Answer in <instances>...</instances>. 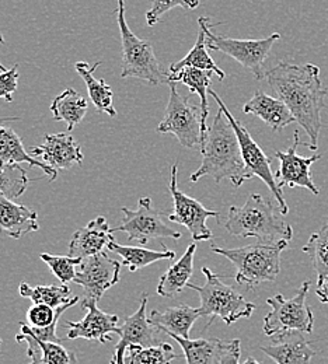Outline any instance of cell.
<instances>
[{"label": "cell", "instance_id": "obj_1", "mask_svg": "<svg viewBox=\"0 0 328 364\" xmlns=\"http://www.w3.org/2000/svg\"><path fill=\"white\" fill-rule=\"evenodd\" d=\"M265 80L287 105L296 124L310 137L309 149L316 151L322 129V111L326 107L328 94L320 79V68L313 63L295 65L281 60L265 72Z\"/></svg>", "mask_w": 328, "mask_h": 364}, {"label": "cell", "instance_id": "obj_2", "mask_svg": "<svg viewBox=\"0 0 328 364\" xmlns=\"http://www.w3.org/2000/svg\"><path fill=\"white\" fill-rule=\"evenodd\" d=\"M202 163L191 176L189 181H199L202 177H212L215 181L229 180L235 186H241L253 177L248 174L238 139L229 119L219 108L212 127H209L203 146L201 147Z\"/></svg>", "mask_w": 328, "mask_h": 364}, {"label": "cell", "instance_id": "obj_3", "mask_svg": "<svg viewBox=\"0 0 328 364\" xmlns=\"http://www.w3.org/2000/svg\"><path fill=\"white\" fill-rule=\"evenodd\" d=\"M225 228L236 237H255L267 242L290 241L293 237V228L275 212L273 202L260 193L250 195L240 208L231 206Z\"/></svg>", "mask_w": 328, "mask_h": 364}, {"label": "cell", "instance_id": "obj_4", "mask_svg": "<svg viewBox=\"0 0 328 364\" xmlns=\"http://www.w3.org/2000/svg\"><path fill=\"white\" fill-rule=\"evenodd\" d=\"M289 241H260L241 248H223L212 245V252L228 258L237 269L236 282L248 289L264 282H274L281 272V254Z\"/></svg>", "mask_w": 328, "mask_h": 364}, {"label": "cell", "instance_id": "obj_5", "mask_svg": "<svg viewBox=\"0 0 328 364\" xmlns=\"http://www.w3.org/2000/svg\"><path fill=\"white\" fill-rule=\"evenodd\" d=\"M206 277L203 286L188 283L187 289L198 291L201 297L199 314L208 318L205 329L212 325L215 318H221L228 325H233L240 318H250L255 310V306L247 301L235 287L222 282V276L212 272L209 268H202Z\"/></svg>", "mask_w": 328, "mask_h": 364}, {"label": "cell", "instance_id": "obj_6", "mask_svg": "<svg viewBox=\"0 0 328 364\" xmlns=\"http://www.w3.org/2000/svg\"><path fill=\"white\" fill-rule=\"evenodd\" d=\"M117 23L122 43V72L121 77H135L152 86L169 85V75L163 72L153 46L149 41L138 38L129 28L125 18V0H118Z\"/></svg>", "mask_w": 328, "mask_h": 364}, {"label": "cell", "instance_id": "obj_7", "mask_svg": "<svg viewBox=\"0 0 328 364\" xmlns=\"http://www.w3.org/2000/svg\"><path fill=\"white\" fill-rule=\"evenodd\" d=\"M310 289V282L306 280L299 287L292 299H285L277 294L267 300L271 311L264 318V333L275 336L285 332L310 333L314 328L313 309L307 306L306 297Z\"/></svg>", "mask_w": 328, "mask_h": 364}, {"label": "cell", "instance_id": "obj_8", "mask_svg": "<svg viewBox=\"0 0 328 364\" xmlns=\"http://www.w3.org/2000/svg\"><path fill=\"white\" fill-rule=\"evenodd\" d=\"M209 95L216 100L219 108L223 111L225 117L229 119L235 129L236 136L238 139L241 156L245 164V168L251 177H258L261 181L265 182V185L270 188L273 196L277 199L281 215H287L289 208L285 202L282 189L278 186V182L275 178V174H273L271 170V159L264 153V150L258 146V143L250 135V132L243 127V124L236 119L232 112L228 109V107L223 104L221 97L215 91H209Z\"/></svg>", "mask_w": 328, "mask_h": 364}, {"label": "cell", "instance_id": "obj_9", "mask_svg": "<svg viewBox=\"0 0 328 364\" xmlns=\"http://www.w3.org/2000/svg\"><path fill=\"white\" fill-rule=\"evenodd\" d=\"M170 97L166 107L164 118L156 128L159 134H171L179 139L181 146L192 149L201 144V108L189 104L183 97L174 82L169 83Z\"/></svg>", "mask_w": 328, "mask_h": 364}, {"label": "cell", "instance_id": "obj_10", "mask_svg": "<svg viewBox=\"0 0 328 364\" xmlns=\"http://www.w3.org/2000/svg\"><path fill=\"white\" fill-rule=\"evenodd\" d=\"M280 40V33H274L263 40H236L215 36L211 28L206 31V46L209 49L233 58L243 68L251 70L257 80L265 79L264 63L270 56L273 46Z\"/></svg>", "mask_w": 328, "mask_h": 364}, {"label": "cell", "instance_id": "obj_11", "mask_svg": "<svg viewBox=\"0 0 328 364\" xmlns=\"http://www.w3.org/2000/svg\"><path fill=\"white\" fill-rule=\"evenodd\" d=\"M121 213L122 223L118 228H112V232L124 231L128 234L129 241H137L144 245L154 238H181V232L170 228L164 222L162 213L152 208L150 198H141L137 210L122 208Z\"/></svg>", "mask_w": 328, "mask_h": 364}, {"label": "cell", "instance_id": "obj_12", "mask_svg": "<svg viewBox=\"0 0 328 364\" xmlns=\"http://www.w3.org/2000/svg\"><path fill=\"white\" fill-rule=\"evenodd\" d=\"M179 164L171 167L170 193L173 198V213L169 215V220L188 228L194 241H208L213 237L212 231L206 226L209 218H219V212L206 209L201 202L188 196L179 189L177 185Z\"/></svg>", "mask_w": 328, "mask_h": 364}, {"label": "cell", "instance_id": "obj_13", "mask_svg": "<svg viewBox=\"0 0 328 364\" xmlns=\"http://www.w3.org/2000/svg\"><path fill=\"white\" fill-rule=\"evenodd\" d=\"M121 264L111 259L105 252L83 258L78 267L75 283L83 287V300L100 301L104 293L118 283Z\"/></svg>", "mask_w": 328, "mask_h": 364}, {"label": "cell", "instance_id": "obj_14", "mask_svg": "<svg viewBox=\"0 0 328 364\" xmlns=\"http://www.w3.org/2000/svg\"><path fill=\"white\" fill-rule=\"evenodd\" d=\"M300 144L299 132L293 135V143L286 151H277L275 156L280 160V170L275 178L280 188H305L313 195L320 193V188L312 178V166L322 159L320 154L312 157H303L297 154V146Z\"/></svg>", "mask_w": 328, "mask_h": 364}, {"label": "cell", "instance_id": "obj_15", "mask_svg": "<svg viewBox=\"0 0 328 364\" xmlns=\"http://www.w3.org/2000/svg\"><path fill=\"white\" fill-rule=\"evenodd\" d=\"M147 299L149 296L143 294L138 311L124 321L121 326L120 342L115 346L111 364H124L125 352L131 346L147 348V346H153L164 342L163 338L160 336L163 332L154 323H152L150 319L146 316Z\"/></svg>", "mask_w": 328, "mask_h": 364}, {"label": "cell", "instance_id": "obj_16", "mask_svg": "<svg viewBox=\"0 0 328 364\" xmlns=\"http://www.w3.org/2000/svg\"><path fill=\"white\" fill-rule=\"evenodd\" d=\"M82 309L88 310L86 317L79 321H66L65 328L69 329L68 339H88L94 342L107 343L112 339V335H121L120 318L114 314H107L97 307L94 300H82Z\"/></svg>", "mask_w": 328, "mask_h": 364}, {"label": "cell", "instance_id": "obj_17", "mask_svg": "<svg viewBox=\"0 0 328 364\" xmlns=\"http://www.w3.org/2000/svg\"><path fill=\"white\" fill-rule=\"evenodd\" d=\"M31 154L40 157L52 170H69L75 164L83 163L80 144L70 134H48L41 146L31 147Z\"/></svg>", "mask_w": 328, "mask_h": 364}, {"label": "cell", "instance_id": "obj_18", "mask_svg": "<svg viewBox=\"0 0 328 364\" xmlns=\"http://www.w3.org/2000/svg\"><path fill=\"white\" fill-rule=\"evenodd\" d=\"M260 349L277 364H310L317 353L303 332L296 331L273 336V343Z\"/></svg>", "mask_w": 328, "mask_h": 364}, {"label": "cell", "instance_id": "obj_19", "mask_svg": "<svg viewBox=\"0 0 328 364\" xmlns=\"http://www.w3.org/2000/svg\"><path fill=\"white\" fill-rule=\"evenodd\" d=\"M20 332L16 335L17 342L27 343L28 364H78L76 355L63 348L59 342H46L38 339L28 325L21 322Z\"/></svg>", "mask_w": 328, "mask_h": 364}, {"label": "cell", "instance_id": "obj_20", "mask_svg": "<svg viewBox=\"0 0 328 364\" xmlns=\"http://www.w3.org/2000/svg\"><path fill=\"white\" fill-rule=\"evenodd\" d=\"M243 111L245 114L258 117L275 132H281L286 127L296 122L290 109L282 100L260 90L255 91L254 95L244 104Z\"/></svg>", "mask_w": 328, "mask_h": 364}, {"label": "cell", "instance_id": "obj_21", "mask_svg": "<svg viewBox=\"0 0 328 364\" xmlns=\"http://www.w3.org/2000/svg\"><path fill=\"white\" fill-rule=\"evenodd\" d=\"M114 240L112 228H110L105 218L100 216L92 220L86 228L75 231L70 245L69 255L73 258H88L102 251L104 247Z\"/></svg>", "mask_w": 328, "mask_h": 364}, {"label": "cell", "instance_id": "obj_22", "mask_svg": "<svg viewBox=\"0 0 328 364\" xmlns=\"http://www.w3.org/2000/svg\"><path fill=\"white\" fill-rule=\"evenodd\" d=\"M38 228V216L34 210L0 193V234L17 240Z\"/></svg>", "mask_w": 328, "mask_h": 364}, {"label": "cell", "instance_id": "obj_23", "mask_svg": "<svg viewBox=\"0 0 328 364\" xmlns=\"http://www.w3.org/2000/svg\"><path fill=\"white\" fill-rule=\"evenodd\" d=\"M0 119V166H11V164H21L27 163L31 167H40L49 177V181L56 180L58 173L49 168L47 164L38 159H36L31 153L26 151L23 140L20 136L7 127H3Z\"/></svg>", "mask_w": 328, "mask_h": 364}, {"label": "cell", "instance_id": "obj_24", "mask_svg": "<svg viewBox=\"0 0 328 364\" xmlns=\"http://www.w3.org/2000/svg\"><path fill=\"white\" fill-rule=\"evenodd\" d=\"M198 27H199V30H198V37H196L195 46L181 60L170 65V68H169L170 73L171 75L179 73L184 68H195V69H201V70H212L219 77V80H225L226 73L215 63V60L209 56V53L206 50V48H208L206 46V31L213 26H211L208 17H199Z\"/></svg>", "mask_w": 328, "mask_h": 364}, {"label": "cell", "instance_id": "obj_25", "mask_svg": "<svg viewBox=\"0 0 328 364\" xmlns=\"http://www.w3.org/2000/svg\"><path fill=\"white\" fill-rule=\"evenodd\" d=\"M212 70H201L195 68H184L179 73H169V83L170 82H181L187 86L191 92H195L201 98V147L205 143L206 134H208V124L206 118L209 114V107H208V94H209V87L212 85Z\"/></svg>", "mask_w": 328, "mask_h": 364}, {"label": "cell", "instance_id": "obj_26", "mask_svg": "<svg viewBox=\"0 0 328 364\" xmlns=\"http://www.w3.org/2000/svg\"><path fill=\"white\" fill-rule=\"evenodd\" d=\"M173 338L183 349L186 364H221V358L229 342L218 338L189 339L174 333H166Z\"/></svg>", "mask_w": 328, "mask_h": 364}, {"label": "cell", "instance_id": "obj_27", "mask_svg": "<svg viewBox=\"0 0 328 364\" xmlns=\"http://www.w3.org/2000/svg\"><path fill=\"white\" fill-rule=\"evenodd\" d=\"M201 317L199 309L189 307L187 304H180L170 307L163 313L153 310L149 316L152 323H154L164 335L174 333L183 338H189V331L195 321Z\"/></svg>", "mask_w": 328, "mask_h": 364}, {"label": "cell", "instance_id": "obj_28", "mask_svg": "<svg viewBox=\"0 0 328 364\" xmlns=\"http://www.w3.org/2000/svg\"><path fill=\"white\" fill-rule=\"evenodd\" d=\"M196 245L195 242L189 244L184 255L174 262L167 272L164 273L157 286V294L162 297H176L180 291L187 289L188 280L194 273V257Z\"/></svg>", "mask_w": 328, "mask_h": 364}, {"label": "cell", "instance_id": "obj_29", "mask_svg": "<svg viewBox=\"0 0 328 364\" xmlns=\"http://www.w3.org/2000/svg\"><path fill=\"white\" fill-rule=\"evenodd\" d=\"M89 109L88 100L73 89H65L51 104V112L55 121H63L68 131H73L86 117Z\"/></svg>", "mask_w": 328, "mask_h": 364}, {"label": "cell", "instance_id": "obj_30", "mask_svg": "<svg viewBox=\"0 0 328 364\" xmlns=\"http://www.w3.org/2000/svg\"><path fill=\"white\" fill-rule=\"evenodd\" d=\"M100 66H101V62H95L93 66H89V63L86 62H78L75 68L80 75V77L83 79V82L86 83L90 101L93 102L97 111L105 112L111 118H115L117 109L114 108V104H112V98H114L112 89L102 79H95L93 76L94 72Z\"/></svg>", "mask_w": 328, "mask_h": 364}, {"label": "cell", "instance_id": "obj_31", "mask_svg": "<svg viewBox=\"0 0 328 364\" xmlns=\"http://www.w3.org/2000/svg\"><path fill=\"white\" fill-rule=\"evenodd\" d=\"M107 248L111 252H115L122 258V265L127 267L131 272H137L144 267H149L157 261H171L176 258L174 251H153L147 248H141V247H127V245H120L114 240L110 241Z\"/></svg>", "mask_w": 328, "mask_h": 364}, {"label": "cell", "instance_id": "obj_32", "mask_svg": "<svg viewBox=\"0 0 328 364\" xmlns=\"http://www.w3.org/2000/svg\"><path fill=\"white\" fill-rule=\"evenodd\" d=\"M18 293L21 297L30 299L34 304H47L53 309H58L66 303H69L73 297H70V289L68 284L60 286H36L31 287L27 283H21L18 287Z\"/></svg>", "mask_w": 328, "mask_h": 364}, {"label": "cell", "instance_id": "obj_33", "mask_svg": "<svg viewBox=\"0 0 328 364\" xmlns=\"http://www.w3.org/2000/svg\"><path fill=\"white\" fill-rule=\"evenodd\" d=\"M313 264V268L317 273V284L328 280V223L320 228L317 232L312 234L306 245L303 247Z\"/></svg>", "mask_w": 328, "mask_h": 364}, {"label": "cell", "instance_id": "obj_34", "mask_svg": "<svg viewBox=\"0 0 328 364\" xmlns=\"http://www.w3.org/2000/svg\"><path fill=\"white\" fill-rule=\"evenodd\" d=\"M128 356L132 364H171L179 358V355L173 352V346L167 342L147 348L131 346L128 348Z\"/></svg>", "mask_w": 328, "mask_h": 364}, {"label": "cell", "instance_id": "obj_35", "mask_svg": "<svg viewBox=\"0 0 328 364\" xmlns=\"http://www.w3.org/2000/svg\"><path fill=\"white\" fill-rule=\"evenodd\" d=\"M28 182L27 171L20 164L0 166V193L9 199L20 198L26 192Z\"/></svg>", "mask_w": 328, "mask_h": 364}, {"label": "cell", "instance_id": "obj_36", "mask_svg": "<svg viewBox=\"0 0 328 364\" xmlns=\"http://www.w3.org/2000/svg\"><path fill=\"white\" fill-rule=\"evenodd\" d=\"M79 297L75 296L69 303L58 307V309H53L51 306L47 304H34L28 309L27 311V322L30 326L33 328H47L51 326L52 323L58 322L60 316L70 307H73L76 303H79Z\"/></svg>", "mask_w": 328, "mask_h": 364}, {"label": "cell", "instance_id": "obj_37", "mask_svg": "<svg viewBox=\"0 0 328 364\" xmlns=\"http://www.w3.org/2000/svg\"><path fill=\"white\" fill-rule=\"evenodd\" d=\"M40 258L47 264L63 284L69 282H75L78 267L82 262L80 258H73L70 255H51V254H41Z\"/></svg>", "mask_w": 328, "mask_h": 364}, {"label": "cell", "instance_id": "obj_38", "mask_svg": "<svg viewBox=\"0 0 328 364\" xmlns=\"http://www.w3.org/2000/svg\"><path fill=\"white\" fill-rule=\"evenodd\" d=\"M150 1H152V7L146 13V21H147V26L150 27L156 26L162 20L163 14H166L174 7H181L186 11H189V10H195L199 6V0H150Z\"/></svg>", "mask_w": 328, "mask_h": 364}, {"label": "cell", "instance_id": "obj_39", "mask_svg": "<svg viewBox=\"0 0 328 364\" xmlns=\"http://www.w3.org/2000/svg\"><path fill=\"white\" fill-rule=\"evenodd\" d=\"M18 79V65H14L6 72H0V98L7 102L13 101V92L17 90Z\"/></svg>", "mask_w": 328, "mask_h": 364}, {"label": "cell", "instance_id": "obj_40", "mask_svg": "<svg viewBox=\"0 0 328 364\" xmlns=\"http://www.w3.org/2000/svg\"><path fill=\"white\" fill-rule=\"evenodd\" d=\"M240 356H241V343L238 339L231 341L228 343L226 350L223 352L221 358V364H240Z\"/></svg>", "mask_w": 328, "mask_h": 364}, {"label": "cell", "instance_id": "obj_41", "mask_svg": "<svg viewBox=\"0 0 328 364\" xmlns=\"http://www.w3.org/2000/svg\"><path fill=\"white\" fill-rule=\"evenodd\" d=\"M316 294H317V297L320 299V301H322L323 304H328V280L317 284Z\"/></svg>", "mask_w": 328, "mask_h": 364}, {"label": "cell", "instance_id": "obj_42", "mask_svg": "<svg viewBox=\"0 0 328 364\" xmlns=\"http://www.w3.org/2000/svg\"><path fill=\"white\" fill-rule=\"evenodd\" d=\"M3 43H4V40H3V36L0 34V44H3ZM6 70H7V69H6V68L3 66V63L0 62V72H6Z\"/></svg>", "mask_w": 328, "mask_h": 364}, {"label": "cell", "instance_id": "obj_43", "mask_svg": "<svg viewBox=\"0 0 328 364\" xmlns=\"http://www.w3.org/2000/svg\"><path fill=\"white\" fill-rule=\"evenodd\" d=\"M243 364H260L258 363V362H257V360H255V359H254V358H248V359H247V360H245V362H244V363Z\"/></svg>", "mask_w": 328, "mask_h": 364}, {"label": "cell", "instance_id": "obj_44", "mask_svg": "<svg viewBox=\"0 0 328 364\" xmlns=\"http://www.w3.org/2000/svg\"><path fill=\"white\" fill-rule=\"evenodd\" d=\"M0 345H1V339H0Z\"/></svg>", "mask_w": 328, "mask_h": 364}, {"label": "cell", "instance_id": "obj_45", "mask_svg": "<svg viewBox=\"0 0 328 364\" xmlns=\"http://www.w3.org/2000/svg\"><path fill=\"white\" fill-rule=\"evenodd\" d=\"M129 364H132V363H131V362H129Z\"/></svg>", "mask_w": 328, "mask_h": 364}]
</instances>
